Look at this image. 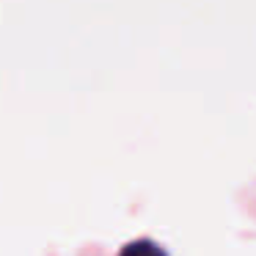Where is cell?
Wrapping results in <instances>:
<instances>
[{
  "mask_svg": "<svg viewBox=\"0 0 256 256\" xmlns=\"http://www.w3.org/2000/svg\"><path fill=\"white\" fill-rule=\"evenodd\" d=\"M122 256H166V254H162V248H157L154 242H146V240H140V242L127 245V248L122 250Z\"/></svg>",
  "mask_w": 256,
  "mask_h": 256,
  "instance_id": "cell-1",
  "label": "cell"
}]
</instances>
